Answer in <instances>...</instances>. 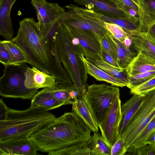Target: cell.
I'll return each mask as SVG.
<instances>
[{"mask_svg":"<svg viewBox=\"0 0 155 155\" xmlns=\"http://www.w3.org/2000/svg\"><path fill=\"white\" fill-rule=\"evenodd\" d=\"M19 24L17 34L11 40L24 53L27 63L56 79L73 83L58 55L55 34L49 33L43 37L37 22L32 18H25Z\"/></svg>","mask_w":155,"mask_h":155,"instance_id":"1","label":"cell"},{"mask_svg":"<svg viewBox=\"0 0 155 155\" xmlns=\"http://www.w3.org/2000/svg\"><path fill=\"white\" fill-rule=\"evenodd\" d=\"M91 130L82 119L72 111L64 113L36 131L29 138L38 151L49 153L90 140Z\"/></svg>","mask_w":155,"mask_h":155,"instance_id":"2","label":"cell"},{"mask_svg":"<svg viewBox=\"0 0 155 155\" xmlns=\"http://www.w3.org/2000/svg\"><path fill=\"white\" fill-rule=\"evenodd\" d=\"M55 34L59 58L77 92L78 99H84L87 88L84 51L78 39L63 23H60Z\"/></svg>","mask_w":155,"mask_h":155,"instance_id":"3","label":"cell"},{"mask_svg":"<svg viewBox=\"0 0 155 155\" xmlns=\"http://www.w3.org/2000/svg\"><path fill=\"white\" fill-rule=\"evenodd\" d=\"M56 118L48 111L31 105L22 110L9 108L5 120L0 121V142L28 137Z\"/></svg>","mask_w":155,"mask_h":155,"instance_id":"4","label":"cell"},{"mask_svg":"<svg viewBox=\"0 0 155 155\" xmlns=\"http://www.w3.org/2000/svg\"><path fill=\"white\" fill-rule=\"evenodd\" d=\"M29 67L26 63L5 66L0 78V95L3 97L31 99L38 89H30L25 85V73Z\"/></svg>","mask_w":155,"mask_h":155,"instance_id":"5","label":"cell"},{"mask_svg":"<svg viewBox=\"0 0 155 155\" xmlns=\"http://www.w3.org/2000/svg\"><path fill=\"white\" fill-rule=\"evenodd\" d=\"M65 7L68 11L63 17L62 23L67 26L90 32L101 41L110 33L106 28L105 21L93 11L73 4Z\"/></svg>","mask_w":155,"mask_h":155,"instance_id":"6","label":"cell"},{"mask_svg":"<svg viewBox=\"0 0 155 155\" xmlns=\"http://www.w3.org/2000/svg\"><path fill=\"white\" fill-rule=\"evenodd\" d=\"M119 96V89L115 86L94 84L87 87L84 98L98 125L103 121L115 98Z\"/></svg>","mask_w":155,"mask_h":155,"instance_id":"7","label":"cell"},{"mask_svg":"<svg viewBox=\"0 0 155 155\" xmlns=\"http://www.w3.org/2000/svg\"><path fill=\"white\" fill-rule=\"evenodd\" d=\"M155 115V90L144 96L141 105L119 137L125 140L127 151Z\"/></svg>","mask_w":155,"mask_h":155,"instance_id":"8","label":"cell"},{"mask_svg":"<svg viewBox=\"0 0 155 155\" xmlns=\"http://www.w3.org/2000/svg\"><path fill=\"white\" fill-rule=\"evenodd\" d=\"M31 3L36 12L40 31L42 36L45 37L65 15L66 11L57 3L48 2L45 1L42 3L31 1Z\"/></svg>","mask_w":155,"mask_h":155,"instance_id":"9","label":"cell"},{"mask_svg":"<svg viewBox=\"0 0 155 155\" xmlns=\"http://www.w3.org/2000/svg\"><path fill=\"white\" fill-rule=\"evenodd\" d=\"M120 97L115 98L103 121L98 125L101 135L111 147L119 138L122 118Z\"/></svg>","mask_w":155,"mask_h":155,"instance_id":"10","label":"cell"},{"mask_svg":"<svg viewBox=\"0 0 155 155\" xmlns=\"http://www.w3.org/2000/svg\"><path fill=\"white\" fill-rule=\"evenodd\" d=\"M67 26L73 35L78 39L87 61L93 64L96 60L102 58L103 46L100 41L90 32Z\"/></svg>","mask_w":155,"mask_h":155,"instance_id":"11","label":"cell"},{"mask_svg":"<svg viewBox=\"0 0 155 155\" xmlns=\"http://www.w3.org/2000/svg\"><path fill=\"white\" fill-rule=\"evenodd\" d=\"M37 151L28 137L0 142V155H36Z\"/></svg>","mask_w":155,"mask_h":155,"instance_id":"12","label":"cell"},{"mask_svg":"<svg viewBox=\"0 0 155 155\" xmlns=\"http://www.w3.org/2000/svg\"><path fill=\"white\" fill-rule=\"evenodd\" d=\"M73 0L78 5L104 15L129 20L125 14L113 2L104 0Z\"/></svg>","mask_w":155,"mask_h":155,"instance_id":"13","label":"cell"},{"mask_svg":"<svg viewBox=\"0 0 155 155\" xmlns=\"http://www.w3.org/2000/svg\"><path fill=\"white\" fill-rule=\"evenodd\" d=\"M130 47L137 53L140 51L148 60L155 64V38L148 31L139 32L132 37Z\"/></svg>","mask_w":155,"mask_h":155,"instance_id":"14","label":"cell"},{"mask_svg":"<svg viewBox=\"0 0 155 155\" xmlns=\"http://www.w3.org/2000/svg\"><path fill=\"white\" fill-rule=\"evenodd\" d=\"M25 84L28 89H38L51 87L56 79L54 76L40 70L35 66L28 67L25 73Z\"/></svg>","mask_w":155,"mask_h":155,"instance_id":"15","label":"cell"},{"mask_svg":"<svg viewBox=\"0 0 155 155\" xmlns=\"http://www.w3.org/2000/svg\"><path fill=\"white\" fill-rule=\"evenodd\" d=\"M140 32H146L155 24V0H137Z\"/></svg>","mask_w":155,"mask_h":155,"instance_id":"16","label":"cell"},{"mask_svg":"<svg viewBox=\"0 0 155 155\" xmlns=\"http://www.w3.org/2000/svg\"><path fill=\"white\" fill-rule=\"evenodd\" d=\"M17 0H0V34L6 40L13 38L14 32L10 17L11 9Z\"/></svg>","mask_w":155,"mask_h":155,"instance_id":"17","label":"cell"},{"mask_svg":"<svg viewBox=\"0 0 155 155\" xmlns=\"http://www.w3.org/2000/svg\"><path fill=\"white\" fill-rule=\"evenodd\" d=\"M64 105V103L55 98L47 89L38 91L31 99V105L48 111Z\"/></svg>","mask_w":155,"mask_h":155,"instance_id":"18","label":"cell"},{"mask_svg":"<svg viewBox=\"0 0 155 155\" xmlns=\"http://www.w3.org/2000/svg\"><path fill=\"white\" fill-rule=\"evenodd\" d=\"M144 96L133 94L132 97L121 106L122 118L119 137L130 120L141 105Z\"/></svg>","mask_w":155,"mask_h":155,"instance_id":"19","label":"cell"},{"mask_svg":"<svg viewBox=\"0 0 155 155\" xmlns=\"http://www.w3.org/2000/svg\"><path fill=\"white\" fill-rule=\"evenodd\" d=\"M125 69L127 74L131 76L141 73L155 71V64L148 60L142 53L139 51Z\"/></svg>","mask_w":155,"mask_h":155,"instance_id":"20","label":"cell"},{"mask_svg":"<svg viewBox=\"0 0 155 155\" xmlns=\"http://www.w3.org/2000/svg\"><path fill=\"white\" fill-rule=\"evenodd\" d=\"M46 88L55 98L63 102L64 105L73 104L69 94L71 91L76 89L73 83L56 79L53 86Z\"/></svg>","mask_w":155,"mask_h":155,"instance_id":"21","label":"cell"},{"mask_svg":"<svg viewBox=\"0 0 155 155\" xmlns=\"http://www.w3.org/2000/svg\"><path fill=\"white\" fill-rule=\"evenodd\" d=\"M72 111L77 113L93 132H98V127L84 99H77L72 104Z\"/></svg>","mask_w":155,"mask_h":155,"instance_id":"22","label":"cell"},{"mask_svg":"<svg viewBox=\"0 0 155 155\" xmlns=\"http://www.w3.org/2000/svg\"><path fill=\"white\" fill-rule=\"evenodd\" d=\"M85 63L87 74L97 80L103 81L111 84L112 85L123 87L126 86L121 81L102 70L94 64L87 61L84 57Z\"/></svg>","mask_w":155,"mask_h":155,"instance_id":"23","label":"cell"},{"mask_svg":"<svg viewBox=\"0 0 155 155\" xmlns=\"http://www.w3.org/2000/svg\"><path fill=\"white\" fill-rule=\"evenodd\" d=\"M93 133L89 145L90 155H110L112 147L98 132Z\"/></svg>","mask_w":155,"mask_h":155,"instance_id":"24","label":"cell"},{"mask_svg":"<svg viewBox=\"0 0 155 155\" xmlns=\"http://www.w3.org/2000/svg\"><path fill=\"white\" fill-rule=\"evenodd\" d=\"M95 13L99 18L105 21L115 24L122 28L129 37H132L140 32L139 25L127 19L110 17L96 12Z\"/></svg>","mask_w":155,"mask_h":155,"instance_id":"25","label":"cell"},{"mask_svg":"<svg viewBox=\"0 0 155 155\" xmlns=\"http://www.w3.org/2000/svg\"><path fill=\"white\" fill-rule=\"evenodd\" d=\"M91 140L74 144L58 150L48 153V155H90Z\"/></svg>","mask_w":155,"mask_h":155,"instance_id":"26","label":"cell"},{"mask_svg":"<svg viewBox=\"0 0 155 155\" xmlns=\"http://www.w3.org/2000/svg\"><path fill=\"white\" fill-rule=\"evenodd\" d=\"M93 64L111 76L118 80L126 86L129 81V76L125 68L119 69L107 63L102 58L96 60Z\"/></svg>","mask_w":155,"mask_h":155,"instance_id":"27","label":"cell"},{"mask_svg":"<svg viewBox=\"0 0 155 155\" xmlns=\"http://www.w3.org/2000/svg\"><path fill=\"white\" fill-rule=\"evenodd\" d=\"M111 37L117 49L120 66L121 68H124L129 64L137 53L112 35Z\"/></svg>","mask_w":155,"mask_h":155,"instance_id":"28","label":"cell"},{"mask_svg":"<svg viewBox=\"0 0 155 155\" xmlns=\"http://www.w3.org/2000/svg\"><path fill=\"white\" fill-rule=\"evenodd\" d=\"M155 130V115L141 131L136 140L132 147L127 152L134 154L136 150L147 145L146 142L151 134Z\"/></svg>","mask_w":155,"mask_h":155,"instance_id":"29","label":"cell"},{"mask_svg":"<svg viewBox=\"0 0 155 155\" xmlns=\"http://www.w3.org/2000/svg\"><path fill=\"white\" fill-rule=\"evenodd\" d=\"M2 41L10 54L12 65H20L27 63L24 54L16 44L11 40Z\"/></svg>","mask_w":155,"mask_h":155,"instance_id":"30","label":"cell"},{"mask_svg":"<svg viewBox=\"0 0 155 155\" xmlns=\"http://www.w3.org/2000/svg\"><path fill=\"white\" fill-rule=\"evenodd\" d=\"M155 76V71L141 73L129 76L126 86L130 90L142 84Z\"/></svg>","mask_w":155,"mask_h":155,"instance_id":"31","label":"cell"},{"mask_svg":"<svg viewBox=\"0 0 155 155\" xmlns=\"http://www.w3.org/2000/svg\"><path fill=\"white\" fill-rule=\"evenodd\" d=\"M114 3L125 14L130 21L139 25V18L138 13L135 10L125 4L120 0H115Z\"/></svg>","mask_w":155,"mask_h":155,"instance_id":"32","label":"cell"},{"mask_svg":"<svg viewBox=\"0 0 155 155\" xmlns=\"http://www.w3.org/2000/svg\"><path fill=\"white\" fill-rule=\"evenodd\" d=\"M111 35L110 33L107 34L102 39L101 42L103 48L118 62L117 49L111 38Z\"/></svg>","mask_w":155,"mask_h":155,"instance_id":"33","label":"cell"},{"mask_svg":"<svg viewBox=\"0 0 155 155\" xmlns=\"http://www.w3.org/2000/svg\"><path fill=\"white\" fill-rule=\"evenodd\" d=\"M105 24L106 28L110 35L115 38L124 43L125 39L128 36L123 29L115 24L106 21Z\"/></svg>","mask_w":155,"mask_h":155,"instance_id":"34","label":"cell"},{"mask_svg":"<svg viewBox=\"0 0 155 155\" xmlns=\"http://www.w3.org/2000/svg\"><path fill=\"white\" fill-rule=\"evenodd\" d=\"M155 90V76L136 87L130 90L132 94L144 96L148 92Z\"/></svg>","mask_w":155,"mask_h":155,"instance_id":"35","label":"cell"},{"mask_svg":"<svg viewBox=\"0 0 155 155\" xmlns=\"http://www.w3.org/2000/svg\"><path fill=\"white\" fill-rule=\"evenodd\" d=\"M127 152L125 140L119 137L112 147L110 155H124Z\"/></svg>","mask_w":155,"mask_h":155,"instance_id":"36","label":"cell"},{"mask_svg":"<svg viewBox=\"0 0 155 155\" xmlns=\"http://www.w3.org/2000/svg\"><path fill=\"white\" fill-rule=\"evenodd\" d=\"M0 62L4 66L12 65L10 54L2 41H0Z\"/></svg>","mask_w":155,"mask_h":155,"instance_id":"37","label":"cell"},{"mask_svg":"<svg viewBox=\"0 0 155 155\" xmlns=\"http://www.w3.org/2000/svg\"><path fill=\"white\" fill-rule=\"evenodd\" d=\"M134 154L155 155V145L147 144L136 150Z\"/></svg>","mask_w":155,"mask_h":155,"instance_id":"38","label":"cell"},{"mask_svg":"<svg viewBox=\"0 0 155 155\" xmlns=\"http://www.w3.org/2000/svg\"><path fill=\"white\" fill-rule=\"evenodd\" d=\"M102 58L108 63L119 69H123L119 64L111 55H110L103 47L102 50Z\"/></svg>","mask_w":155,"mask_h":155,"instance_id":"39","label":"cell"},{"mask_svg":"<svg viewBox=\"0 0 155 155\" xmlns=\"http://www.w3.org/2000/svg\"><path fill=\"white\" fill-rule=\"evenodd\" d=\"M9 108L5 103L2 99H0V121L6 119Z\"/></svg>","mask_w":155,"mask_h":155,"instance_id":"40","label":"cell"},{"mask_svg":"<svg viewBox=\"0 0 155 155\" xmlns=\"http://www.w3.org/2000/svg\"><path fill=\"white\" fill-rule=\"evenodd\" d=\"M125 4L135 10L138 12V7L136 4L132 0H120Z\"/></svg>","mask_w":155,"mask_h":155,"instance_id":"41","label":"cell"},{"mask_svg":"<svg viewBox=\"0 0 155 155\" xmlns=\"http://www.w3.org/2000/svg\"><path fill=\"white\" fill-rule=\"evenodd\" d=\"M146 144H150L155 145V130L153 131L147 139Z\"/></svg>","mask_w":155,"mask_h":155,"instance_id":"42","label":"cell"},{"mask_svg":"<svg viewBox=\"0 0 155 155\" xmlns=\"http://www.w3.org/2000/svg\"><path fill=\"white\" fill-rule=\"evenodd\" d=\"M132 42V37H127L124 40V44L128 48H130Z\"/></svg>","mask_w":155,"mask_h":155,"instance_id":"43","label":"cell"},{"mask_svg":"<svg viewBox=\"0 0 155 155\" xmlns=\"http://www.w3.org/2000/svg\"><path fill=\"white\" fill-rule=\"evenodd\" d=\"M31 1H34L38 3H42L44 2L45 0H31Z\"/></svg>","mask_w":155,"mask_h":155,"instance_id":"44","label":"cell"},{"mask_svg":"<svg viewBox=\"0 0 155 155\" xmlns=\"http://www.w3.org/2000/svg\"><path fill=\"white\" fill-rule=\"evenodd\" d=\"M149 31L153 35L155 38V32L154 31L151 30H150Z\"/></svg>","mask_w":155,"mask_h":155,"instance_id":"45","label":"cell"},{"mask_svg":"<svg viewBox=\"0 0 155 155\" xmlns=\"http://www.w3.org/2000/svg\"><path fill=\"white\" fill-rule=\"evenodd\" d=\"M110 2H111L114 3V2L116 0H104Z\"/></svg>","mask_w":155,"mask_h":155,"instance_id":"46","label":"cell"},{"mask_svg":"<svg viewBox=\"0 0 155 155\" xmlns=\"http://www.w3.org/2000/svg\"><path fill=\"white\" fill-rule=\"evenodd\" d=\"M133 2H134L136 3L137 0H132Z\"/></svg>","mask_w":155,"mask_h":155,"instance_id":"47","label":"cell"},{"mask_svg":"<svg viewBox=\"0 0 155 155\" xmlns=\"http://www.w3.org/2000/svg\"></svg>","mask_w":155,"mask_h":155,"instance_id":"48","label":"cell"}]
</instances>
